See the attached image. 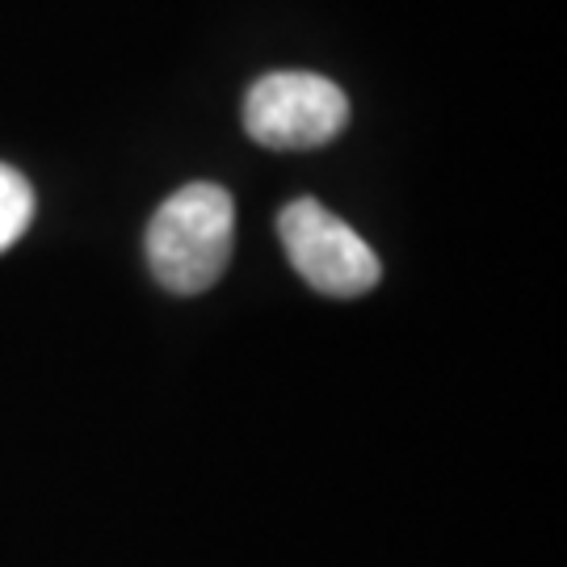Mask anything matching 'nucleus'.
I'll list each match as a JSON object with an SVG mask.
<instances>
[{"mask_svg":"<svg viewBox=\"0 0 567 567\" xmlns=\"http://www.w3.org/2000/svg\"><path fill=\"white\" fill-rule=\"evenodd\" d=\"M236 203L219 185H185L147 224V265L173 295H203L231 261Z\"/></svg>","mask_w":567,"mask_h":567,"instance_id":"nucleus-1","label":"nucleus"},{"mask_svg":"<svg viewBox=\"0 0 567 567\" xmlns=\"http://www.w3.org/2000/svg\"><path fill=\"white\" fill-rule=\"evenodd\" d=\"M278 240L299 278L328 299H358L383 278L374 248L316 198H295L286 206L278 215Z\"/></svg>","mask_w":567,"mask_h":567,"instance_id":"nucleus-2","label":"nucleus"},{"mask_svg":"<svg viewBox=\"0 0 567 567\" xmlns=\"http://www.w3.org/2000/svg\"><path fill=\"white\" fill-rule=\"evenodd\" d=\"M349 122V97L316 72H269L244 97L248 135L274 152L332 143Z\"/></svg>","mask_w":567,"mask_h":567,"instance_id":"nucleus-3","label":"nucleus"},{"mask_svg":"<svg viewBox=\"0 0 567 567\" xmlns=\"http://www.w3.org/2000/svg\"><path fill=\"white\" fill-rule=\"evenodd\" d=\"M30 219H34V189L18 168L0 164V252L21 240Z\"/></svg>","mask_w":567,"mask_h":567,"instance_id":"nucleus-4","label":"nucleus"}]
</instances>
